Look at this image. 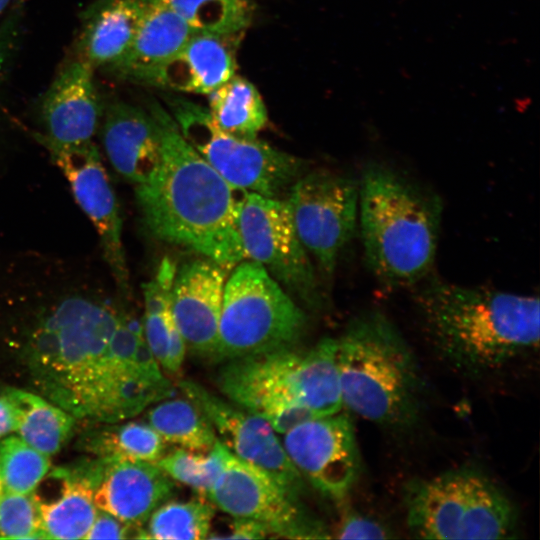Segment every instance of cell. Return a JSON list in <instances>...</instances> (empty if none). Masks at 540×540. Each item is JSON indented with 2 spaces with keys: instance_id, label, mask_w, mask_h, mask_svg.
I'll use <instances>...</instances> for the list:
<instances>
[{
  "instance_id": "1",
  "label": "cell",
  "mask_w": 540,
  "mask_h": 540,
  "mask_svg": "<svg viewBox=\"0 0 540 540\" xmlns=\"http://www.w3.org/2000/svg\"><path fill=\"white\" fill-rule=\"evenodd\" d=\"M27 364L37 393L75 419L117 423L174 393L142 320L83 296L64 299L40 321Z\"/></svg>"
},
{
  "instance_id": "2",
  "label": "cell",
  "mask_w": 540,
  "mask_h": 540,
  "mask_svg": "<svg viewBox=\"0 0 540 540\" xmlns=\"http://www.w3.org/2000/svg\"><path fill=\"white\" fill-rule=\"evenodd\" d=\"M150 114L160 132L162 157L155 174L135 190L146 227L157 239L233 269L246 260L238 232L245 191L197 153L169 111L154 102Z\"/></svg>"
},
{
  "instance_id": "3",
  "label": "cell",
  "mask_w": 540,
  "mask_h": 540,
  "mask_svg": "<svg viewBox=\"0 0 540 540\" xmlns=\"http://www.w3.org/2000/svg\"><path fill=\"white\" fill-rule=\"evenodd\" d=\"M415 296L427 338L461 374L490 375L539 346L537 296L427 278Z\"/></svg>"
},
{
  "instance_id": "4",
  "label": "cell",
  "mask_w": 540,
  "mask_h": 540,
  "mask_svg": "<svg viewBox=\"0 0 540 540\" xmlns=\"http://www.w3.org/2000/svg\"><path fill=\"white\" fill-rule=\"evenodd\" d=\"M441 215L435 194L386 166L366 167L359 181L358 226L372 274L392 288L423 282L434 265Z\"/></svg>"
},
{
  "instance_id": "5",
  "label": "cell",
  "mask_w": 540,
  "mask_h": 540,
  "mask_svg": "<svg viewBox=\"0 0 540 540\" xmlns=\"http://www.w3.org/2000/svg\"><path fill=\"white\" fill-rule=\"evenodd\" d=\"M336 339L308 350L294 346L223 362L217 385L239 407L264 418L284 434L315 417L343 408Z\"/></svg>"
},
{
  "instance_id": "6",
  "label": "cell",
  "mask_w": 540,
  "mask_h": 540,
  "mask_svg": "<svg viewBox=\"0 0 540 540\" xmlns=\"http://www.w3.org/2000/svg\"><path fill=\"white\" fill-rule=\"evenodd\" d=\"M342 404L381 427L405 430L420 419L423 381L416 358L381 312L352 319L336 339Z\"/></svg>"
},
{
  "instance_id": "7",
  "label": "cell",
  "mask_w": 540,
  "mask_h": 540,
  "mask_svg": "<svg viewBox=\"0 0 540 540\" xmlns=\"http://www.w3.org/2000/svg\"><path fill=\"white\" fill-rule=\"evenodd\" d=\"M406 520L422 539L516 537L517 512L505 492L483 471L459 467L405 486Z\"/></svg>"
},
{
  "instance_id": "8",
  "label": "cell",
  "mask_w": 540,
  "mask_h": 540,
  "mask_svg": "<svg viewBox=\"0 0 540 540\" xmlns=\"http://www.w3.org/2000/svg\"><path fill=\"white\" fill-rule=\"evenodd\" d=\"M306 316L257 262L243 260L225 282L214 361L295 346Z\"/></svg>"
},
{
  "instance_id": "9",
  "label": "cell",
  "mask_w": 540,
  "mask_h": 540,
  "mask_svg": "<svg viewBox=\"0 0 540 540\" xmlns=\"http://www.w3.org/2000/svg\"><path fill=\"white\" fill-rule=\"evenodd\" d=\"M182 136L233 187L281 198L303 174L302 160L264 141L222 130L207 109L179 97L168 101Z\"/></svg>"
},
{
  "instance_id": "10",
  "label": "cell",
  "mask_w": 540,
  "mask_h": 540,
  "mask_svg": "<svg viewBox=\"0 0 540 540\" xmlns=\"http://www.w3.org/2000/svg\"><path fill=\"white\" fill-rule=\"evenodd\" d=\"M285 199L299 236L320 271L331 277L358 226L359 182L317 170L297 178Z\"/></svg>"
},
{
  "instance_id": "11",
  "label": "cell",
  "mask_w": 540,
  "mask_h": 540,
  "mask_svg": "<svg viewBox=\"0 0 540 540\" xmlns=\"http://www.w3.org/2000/svg\"><path fill=\"white\" fill-rule=\"evenodd\" d=\"M238 232L246 259L260 264L307 305H320L314 266L285 199L245 192L239 207Z\"/></svg>"
},
{
  "instance_id": "12",
  "label": "cell",
  "mask_w": 540,
  "mask_h": 540,
  "mask_svg": "<svg viewBox=\"0 0 540 540\" xmlns=\"http://www.w3.org/2000/svg\"><path fill=\"white\" fill-rule=\"evenodd\" d=\"M215 507L233 517L266 525L273 538H331L324 523L267 472L234 455L226 446L223 469L208 495Z\"/></svg>"
},
{
  "instance_id": "13",
  "label": "cell",
  "mask_w": 540,
  "mask_h": 540,
  "mask_svg": "<svg viewBox=\"0 0 540 540\" xmlns=\"http://www.w3.org/2000/svg\"><path fill=\"white\" fill-rule=\"evenodd\" d=\"M283 447L295 468L322 495L341 501L361 466L354 427L346 413L315 417L285 432Z\"/></svg>"
},
{
  "instance_id": "14",
  "label": "cell",
  "mask_w": 540,
  "mask_h": 540,
  "mask_svg": "<svg viewBox=\"0 0 540 540\" xmlns=\"http://www.w3.org/2000/svg\"><path fill=\"white\" fill-rule=\"evenodd\" d=\"M178 386L200 408L218 439L234 455L267 472L292 495L300 496L304 487L302 476L264 418L237 408L197 382L181 380Z\"/></svg>"
},
{
  "instance_id": "15",
  "label": "cell",
  "mask_w": 540,
  "mask_h": 540,
  "mask_svg": "<svg viewBox=\"0 0 540 540\" xmlns=\"http://www.w3.org/2000/svg\"><path fill=\"white\" fill-rule=\"evenodd\" d=\"M44 146L70 183L77 203L92 221L116 284L128 294L129 274L121 239L122 220L97 147L91 141L68 146Z\"/></svg>"
},
{
  "instance_id": "16",
  "label": "cell",
  "mask_w": 540,
  "mask_h": 540,
  "mask_svg": "<svg viewBox=\"0 0 540 540\" xmlns=\"http://www.w3.org/2000/svg\"><path fill=\"white\" fill-rule=\"evenodd\" d=\"M227 271L203 257L176 269L171 289V309L187 349L214 359Z\"/></svg>"
},
{
  "instance_id": "17",
  "label": "cell",
  "mask_w": 540,
  "mask_h": 540,
  "mask_svg": "<svg viewBox=\"0 0 540 540\" xmlns=\"http://www.w3.org/2000/svg\"><path fill=\"white\" fill-rule=\"evenodd\" d=\"M94 69L77 58L63 68L42 105L47 134L43 144L77 145L91 141L101 115Z\"/></svg>"
},
{
  "instance_id": "18",
  "label": "cell",
  "mask_w": 540,
  "mask_h": 540,
  "mask_svg": "<svg viewBox=\"0 0 540 540\" xmlns=\"http://www.w3.org/2000/svg\"><path fill=\"white\" fill-rule=\"evenodd\" d=\"M174 482L157 463L107 461L94 502L120 520L142 527L153 511L171 498Z\"/></svg>"
},
{
  "instance_id": "19",
  "label": "cell",
  "mask_w": 540,
  "mask_h": 540,
  "mask_svg": "<svg viewBox=\"0 0 540 540\" xmlns=\"http://www.w3.org/2000/svg\"><path fill=\"white\" fill-rule=\"evenodd\" d=\"M234 35L195 32L146 81L175 91L209 94L236 69Z\"/></svg>"
},
{
  "instance_id": "20",
  "label": "cell",
  "mask_w": 540,
  "mask_h": 540,
  "mask_svg": "<svg viewBox=\"0 0 540 540\" xmlns=\"http://www.w3.org/2000/svg\"><path fill=\"white\" fill-rule=\"evenodd\" d=\"M102 135L110 163L136 186L147 182L159 168L161 138L151 114L127 103H113L106 111Z\"/></svg>"
},
{
  "instance_id": "21",
  "label": "cell",
  "mask_w": 540,
  "mask_h": 540,
  "mask_svg": "<svg viewBox=\"0 0 540 540\" xmlns=\"http://www.w3.org/2000/svg\"><path fill=\"white\" fill-rule=\"evenodd\" d=\"M149 0H98L85 13L79 59L93 69H113L129 52Z\"/></svg>"
},
{
  "instance_id": "22",
  "label": "cell",
  "mask_w": 540,
  "mask_h": 540,
  "mask_svg": "<svg viewBox=\"0 0 540 540\" xmlns=\"http://www.w3.org/2000/svg\"><path fill=\"white\" fill-rule=\"evenodd\" d=\"M195 32L164 0H149L129 52L111 71L146 83Z\"/></svg>"
},
{
  "instance_id": "23",
  "label": "cell",
  "mask_w": 540,
  "mask_h": 540,
  "mask_svg": "<svg viewBox=\"0 0 540 540\" xmlns=\"http://www.w3.org/2000/svg\"><path fill=\"white\" fill-rule=\"evenodd\" d=\"M94 473L90 462L53 473L61 480L59 496L48 502L38 499L47 539H85L98 509L94 502Z\"/></svg>"
},
{
  "instance_id": "24",
  "label": "cell",
  "mask_w": 540,
  "mask_h": 540,
  "mask_svg": "<svg viewBox=\"0 0 540 540\" xmlns=\"http://www.w3.org/2000/svg\"><path fill=\"white\" fill-rule=\"evenodd\" d=\"M0 396L10 405L19 437L51 456L72 434L75 418L37 393L15 387H3Z\"/></svg>"
},
{
  "instance_id": "25",
  "label": "cell",
  "mask_w": 540,
  "mask_h": 540,
  "mask_svg": "<svg viewBox=\"0 0 540 540\" xmlns=\"http://www.w3.org/2000/svg\"><path fill=\"white\" fill-rule=\"evenodd\" d=\"M103 424L87 432L80 441V446L97 458L157 463L165 454L166 442L147 422Z\"/></svg>"
},
{
  "instance_id": "26",
  "label": "cell",
  "mask_w": 540,
  "mask_h": 540,
  "mask_svg": "<svg viewBox=\"0 0 540 540\" xmlns=\"http://www.w3.org/2000/svg\"><path fill=\"white\" fill-rule=\"evenodd\" d=\"M208 102L212 120L231 134L255 138L267 125V110L257 88L238 75L209 93Z\"/></svg>"
},
{
  "instance_id": "27",
  "label": "cell",
  "mask_w": 540,
  "mask_h": 540,
  "mask_svg": "<svg viewBox=\"0 0 540 540\" xmlns=\"http://www.w3.org/2000/svg\"><path fill=\"white\" fill-rule=\"evenodd\" d=\"M146 414L147 423L165 442L206 453L217 435L200 408L189 398H165L155 403Z\"/></svg>"
},
{
  "instance_id": "28",
  "label": "cell",
  "mask_w": 540,
  "mask_h": 540,
  "mask_svg": "<svg viewBox=\"0 0 540 540\" xmlns=\"http://www.w3.org/2000/svg\"><path fill=\"white\" fill-rule=\"evenodd\" d=\"M176 269L174 262L165 257L154 279L143 285V334L160 366L165 362L170 336L177 328L171 309V289Z\"/></svg>"
},
{
  "instance_id": "29",
  "label": "cell",
  "mask_w": 540,
  "mask_h": 540,
  "mask_svg": "<svg viewBox=\"0 0 540 540\" xmlns=\"http://www.w3.org/2000/svg\"><path fill=\"white\" fill-rule=\"evenodd\" d=\"M215 506L206 498L167 500L148 518L145 539L202 540L208 538Z\"/></svg>"
},
{
  "instance_id": "30",
  "label": "cell",
  "mask_w": 540,
  "mask_h": 540,
  "mask_svg": "<svg viewBox=\"0 0 540 540\" xmlns=\"http://www.w3.org/2000/svg\"><path fill=\"white\" fill-rule=\"evenodd\" d=\"M196 32L239 34L251 21L248 0H164Z\"/></svg>"
},
{
  "instance_id": "31",
  "label": "cell",
  "mask_w": 540,
  "mask_h": 540,
  "mask_svg": "<svg viewBox=\"0 0 540 540\" xmlns=\"http://www.w3.org/2000/svg\"><path fill=\"white\" fill-rule=\"evenodd\" d=\"M50 469L49 456L16 436L0 441V482L3 490L34 492Z\"/></svg>"
},
{
  "instance_id": "32",
  "label": "cell",
  "mask_w": 540,
  "mask_h": 540,
  "mask_svg": "<svg viewBox=\"0 0 540 540\" xmlns=\"http://www.w3.org/2000/svg\"><path fill=\"white\" fill-rule=\"evenodd\" d=\"M225 445L217 438L206 453L179 447L157 462L159 467L174 481L195 490L200 497L208 499L223 469Z\"/></svg>"
},
{
  "instance_id": "33",
  "label": "cell",
  "mask_w": 540,
  "mask_h": 540,
  "mask_svg": "<svg viewBox=\"0 0 540 540\" xmlns=\"http://www.w3.org/2000/svg\"><path fill=\"white\" fill-rule=\"evenodd\" d=\"M0 539H47L36 494L3 490L0 496Z\"/></svg>"
},
{
  "instance_id": "34",
  "label": "cell",
  "mask_w": 540,
  "mask_h": 540,
  "mask_svg": "<svg viewBox=\"0 0 540 540\" xmlns=\"http://www.w3.org/2000/svg\"><path fill=\"white\" fill-rule=\"evenodd\" d=\"M379 521L358 511H345L334 530L339 539H387L393 537Z\"/></svg>"
},
{
  "instance_id": "35",
  "label": "cell",
  "mask_w": 540,
  "mask_h": 540,
  "mask_svg": "<svg viewBox=\"0 0 540 540\" xmlns=\"http://www.w3.org/2000/svg\"><path fill=\"white\" fill-rule=\"evenodd\" d=\"M145 539L144 527L128 524L114 515L97 509L85 539Z\"/></svg>"
},
{
  "instance_id": "36",
  "label": "cell",
  "mask_w": 540,
  "mask_h": 540,
  "mask_svg": "<svg viewBox=\"0 0 540 540\" xmlns=\"http://www.w3.org/2000/svg\"><path fill=\"white\" fill-rule=\"evenodd\" d=\"M273 538L269 528L263 523L249 519L234 517L230 522L229 531L221 539H264Z\"/></svg>"
},
{
  "instance_id": "37",
  "label": "cell",
  "mask_w": 540,
  "mask_h": 540,
  "mask_svg": "<svg viewBox=\"0 0 540 540\" xmlns=\"http://www.w3.org/2000/svg\"><path fill=\"white\" fill-rule=\"evenodd\" d=\"M16 421L9 403L0 396V439L15 432Z\"/></svg>"
},
{
  "instance_id": "38",
  "label": "cell",
  "mask_w": 540,
  "mask_h": 540,
  "mask_svg": "<svg viewBox=\"0 0 540 540\" xmlns=\"http://www.w3.org/2000/svg\"><path fill=\"white\" fill-rule=\"evenodd\" d=\"M11 0H0V15L7 8Z\"/></svg>"
},
{
  "instance_id": "39",
  "label": "cell",
  "mask_w": 540,
  "mask_h": 540,
  "mask_svg": "<svg viewBox=\"0 0 540 540\" xmlns=\"http://www.w3.org/2000/svg\"><path fill=\"white\" fill-rule=\"evenodd\" d=\"M0 44H1V43H0ZM2 52H4V51L1 49V46H0V66H1V63H2V61H3V59H2L3 53H2Z\"/></svg>"
},
{
  "instance_id": "40",
  "label": "cell",
  "mask_w": 540,
  "mask_h": 540,
  "mask_svg": "<svg viewBox=\"0 0 540 540\" xmlns=\"http://www.w3.org/2000/svg\"><path fill=\"white\" fill-rule=\"evenodd\" d=\"M2 492H3V487H2L1 482H0V496H1Z\"/></svg>"
}]
</instances>
